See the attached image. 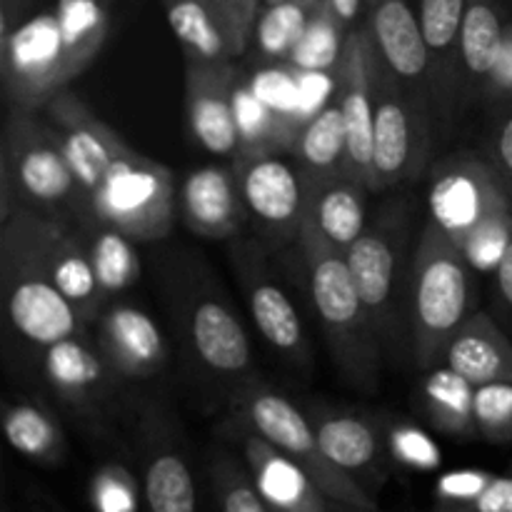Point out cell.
I'll list each match as a JSON object with an SVG mask.
<instances>
[{"label": "cell", "mask_w": 512, "mask_h": 512, "mask_svg": "<svg viewBox=\"0 0 512 512\" xmlns=\"http://www.w3.org/2000/svg\"><path fill=\"white\" fill-rule=\"evenodd\" d=\"M55 218L13 210L0 235L5 315L20 340L33 348H50L73 335H83L75 305L55 288L48 273V240Z\"/></svg>", "instance_id": "cell-1"}, {"label": "cell", "mask_w": 512, "mask_h": 512, "mask_svg": "<svg viewBox=\"0 0 512 512\" xmlns=\"http://www.w3.org/2000/svg\"><path fill=\"white\" fill-rule=\"evenodd\" d=\"M0 180L3 220L13 210H30L83 230L98 225L90 195L75 178L58 133L50 123L35 118V113H10L0 155Z\"/></svg>", "instance_id": "cell-2"}, {"label": "cell", "mask_w": 512, "mask_h": 512, "mask_svg": "<svg viewBox=\"0 0 512 512\" xmlns=\"http://www.w3.org/2000/svg\"><path fill=\"white\" fill-rule=\"evenodd\" d=\"M430 220L445 230L473 273H495L512 240V190L478 158L443 163L430 183Z\"/></svg>", "instance_id": "cell-3"}, {"label": "cell", "mask_w": 512, "mask_h": 512, "mask_svg": "<svg viewBox=\"0 0 512 512\" xmlns=\"http://www.w3.org/2000/svg\"><path fill=\"white\" fill-rule=\"evenodd\" d=\"M298 243L308 265V285L315 313L345 378L358 388H375L380 368V338L360 300L343 250L333 248L308 220Z\"/></svg>", "instance_id": "cell-4"}, {"label": "cell", "mask_w": 512, "mask_h": 512, "mask_svg": "<svg viewBox=\"0 0 512 512\" xmlns=\"http://www.w3.org/2000/svg\"><path fill=\"white\" fill-rule=\"evenodd\" d=\"M470 275L458 245L428 220L413 263V343L418 365L438 363L445 348L470 318Z\"/></svg>", "instance_id": "cell-5"}, {"label": "cell", "mask_w": 512, "mask_h": 512, "mask_svg": "<svg viewBox=\"0 0 512 512\" xmlns=\"http://www.w3.org/2000/svg\"><path fill=\"white\" fill-rule=\"evenodd\" d=\"M238 418L243 420L245 428L295 460L333 505L353 512H380L373 495L358 480L330 463L308 415L295 408L278 390L250 383L238 393Z\"/></svg>", "instance_id": "cell-6"}, {"label": "cell", "mask_w": 512, "mask_h": 512, "mask_svg": "<svg viewBox=\"0 0 512 512\" xmlns=\"http://www.w3.org/2000/svg\"><path fill=\"white\" fill-rule=\"evenodd\" d=\"M98 223L120 230L135 243L170 235L178 213L173 170L128 145L90 193Z\"/></svg>", "instance_id": "cell-7"}, {"label": "cell", "mask_w": 512, "mask_h": 512, "mask_svg": "<svg viewBox=\"0 0 512 512\" xmlns=\"http://www.w3.org/2000/svg\"><path fill=\"white\" fill-rule=\"evenodd\" d=\"M88 65L65 38L58 13L38 15L0 38L3 93L13 113L45 108Z\"/></svg>", "instance_id": "cell-8"}, {"label": "cell", "mask_w": 512, "mask_h": 512, "mask_svg": "<svg viewBox=\"0 0 512 512\" xmlns=\"http://www.w3.org/2000/svg\"><path fill=\"white\" fill-rule=\"evenodd\" d=\"M375 128L370 193L408 180L423 163L428 128L425 115L400 88V80L375 60Z\"/></svg>", "instance_id": "cell-9"}, {"label": "cell", "mask_w": 512, "mask_h": 512, "mask_svg": "<svg viewBox=\"0 0 512 512\" xmlns=\"http://www.w3.org/2000/svg\"><path fill=\"white\" fill-rule=\"evenodd\" d=\"M233 170L245 213L258 233L273 245L298 238L308 205L298 165H290L280 153L238 155L233 158Z\"/></svg>", "instance_id": "cell-10"}, {"label": "cell", "mask_w": 512, "mask_h": 512, "mask_svg": "<svg viewBox=\"0 0 512 512\" xmlns=\"http://www.w3.org/2000/svg\"><path fill=\"white\" fill-rule=\"evenodd\" d=\"M375 50L368 25H358L345 40L338 78L340 110L348 130V175L370 190L373 170V128H375Z\"/></svg>", "instance_id": "cell-11"}, {"label": "cell", "mask_w": 512, "mask_h": 512, "mask_svg": "<svg viewBox=\"0 0 512 512\" xmlns=\"http://www.w3.org/2000/svg\"><path fill=\"white\" fill-rule=\"evenodd\" d=\"M185 108L190 130L208 153L235 158L240 153V133L235 120L233 65L193 63L185 60Z\"/></svg>", "instance_id": "cell-12"}, {"label": "cell", "mask_w": 512, "mask_h": 512, "mask_svg": "<svg viewBox=\"0 0 512 512\" xmlns=\"http://www.w3.org/2000/svg\"><path fill=\"white\" fill-rule=\"evenodd\" d=\"M45 110L73 165L75 178L90 195L128 143L70 90H60Z\"/></svg>", "instance_id": "cell-13"}, {"label": "cell", "mask_w": 512, "mask_h": 512, "mask_svg": "<svg viewBox=\"0 0 512 512\" xmlns=\"http://www.w3.org/2000/svg\"><path fill=\"white\" fill-rule=\"evenodd\" d=\"M308 418L330 463L358 480L365 490L370 485H383L390 455L385 430L380 428L378 420L358 413L320 408H315Z\"/></svg>", "instance_id": "cell-14"}, {"label": "cell", "mask_w": 512, "mask_h": 512, "mask_svg": "<svg viewBox=\"0 0 512 512\" xmlns=\"http://www.w3.org/2000/svg\"><path fill=\"white\" fill-rule=\"evenodd\" d=\"M178 213L200 238L223 240L238 233L248 213L240 198L235 170L205 165L185 175L178 190Z\"/></svg>", "instance_id": "cell-15"}, {"label": "cell", "mask_w": 512, "mask_h": 512, "mask_svg": "<svg viewBox=\"0 0 512 512\" xmlns=\"http://www.w3.org/2000/svg\"><path fill=\"white\" fill-rule=\"evenodd\" d=\"M98 350L118 378H150L168 358L165 338L155 320L133 305H115L103 315Z\"/></svg>", "instance_id": "cell-16"}, {"label": "cell", "mask_w": 512, "mask_h": 512, "mask_svg": "<svg viewBox=\"0 0 512 512\" xmlns=\"http://www.w3.org/2000/svg\"><path fill=\"white\" fill-rule=\"evenodd\" d=\"M243 458L260 495L273 512H328L330 500L303 468L253 430L240 433Z\"/></svg>", "instance_id": "cell-17"}, {"label": "cell", "mask_w": 512, "mask_h": 512, "mask_svg": "<svg viewBox=\"0 0 512 512\" xmlns=\"http://www.w3.org/2000/svg\"><path fill=\"white\" fill-rule=\"evenodd\" d=\"M365 25L380 60L395 78L408 83L425 78L430 53L420 18L408 0H365Z\"/></svg>", "instance_id": "cell-18"}, {"label": "cell", "mask_w": 512, "mask_h": 512, "mask_svg": "<svg viewBox=\"0 0 512 512\" xmlns=\"http://www.w3.org/2000/svg\"><path fill=\"white\" fill-rule=\"evenodd\" d=\"M45 380L65 405L88 413L100 408L118 375L105 363L103 353L88 343L83 335H73L43 350Z\"/></svg>", "instance_id": "cell-19"}, {"label": "cell", "mask_w": 512, "mask_h": 512, "mask_svg": "<svg viewBox=\"0 0 512 512\" xmlns=\"http://www.w3.org/2000/svg\"><path fill=\"white\" fill-rule=\"evenodd\" d=\"M400 235L403 233L390 225H375V228H365V233L345 250L355 288L378 330V338L388 333L390 320H393L390 305H393Z\"/></svg>", "instance_id": "cell-20"}, {"label": "cell", "mask_w": 512, "mask_h": 512, "mask_svg": "<svg viewBox=\"0 0 512 512\" xmlns=\"http://www.w3.org/2000/svg\"><path fill=\"white\" fill-rule=\"evenodd\" d=\"M190 343L195 358L215 375L243 378L250 373V343L233 310L218 298H200L190 310Z\"/></svg>", "instance_id": "cell-21"}, {"label": "cell", "mask_w": 512, "mask_h": 512, "mask_svg": "<svg viewBox=\"0 0 512 512\" xmlns=\"http://www.w3.org/2000/svg\"><path fill=\"white\" fill-rule=\"evenodd\" d=\"M445 365L480 388L512 383V343L490 315L473 313L445 348Z\"/></svg>", "instance_id": "cell-22"}, {"label": "cell", "mask_w": 512, "mask_h": 512, "mask_svg": "<svg viewBox=\"0 0 512 512\" xmlns=\"http://www.w3.org/2000/svg\"><path fill=\"white\" fill-rule=\"evenodd\" d=\"M48 273L55 288L75 305L83 320H93L105 298L90 260L85 230L55 218L48 240Z\"/></svg>", "instance_id": "cell-23"}, {"label": "cell", "mask_w": 512, "mask_h": 512, "mask_svg": "<svg viewBox=\"0 0 512 512\" xmlns=\"http://www.w3.org/2000/svg\"><path fill=\"white\" fill-rule=\"evenodd\" d=\"M243 283L250 315H253L260 335L285 358H293L295 363H308V338H305L298 310L290 303L285 290L275 285L258 263H250L245 268Z\"/></svg>", "instance_id": "cell-24"}, {"label": "cell", "mask_w": 512, "mask_h": 512, "mask_svg": "<svg viewBox=\"0 0 512 512\" xmlns=\"http://www.w3.org/2000/svg\"><path fill=\"white\" fill-rule=\"evenodd\" d=\"M305 190H308L305 220L333 248L345 253L365 233V193L370 190H365L350 175L305 185Z\"/></svg>", "instance_id": "cell-25"}, {"label": "cell", "mask_w": 512, "mask_h": 512, "mask_svg": "<svg viewBox=\"0 0 512 512\" xmlns=\"http://www.w3.org/2000/svg\"><path fill=\"white\" fill-rule=\"evenodd\" d=\"M290 155L305 185L348 175V130L340 103L325 105L300 128Z\"/></svg>", "instance_id": "cell-26"}, {"label": "cell", "mask_w": 512, "mask_h": 512, "mask_svg": "<svg viewBox=\"0 0 512 512\" xmlns=\"http://www.w3.org/2000/svg\"><path fill=\"white\" fill-rule=\"evenodd\" d=\"M143 500L148 512H198V488L178 445L150 438L143 453Z\"/></svg>", "instance_id": "cell-27"}, {"label": "cell", "mask_w": 512, "mask_h": 512, "mask_svg": "<svg viewBox=\"0 0 512 512\" xmlns=\"http://www.w3.org/2000/svg\"><path fill=\"white\" fill-rule=\"evenodd\" d=\"M475 385L443 365L435 368L420 388L423 418L448 438H478L475 425Z\"/></svg>", "instance_id": "cell-28"}, {"label": "cell", "mask_w": 512, "mask_h": 512, "mask_svg": "<svg viewBox=\"0 0 512 512\" xmlns=\"http://www.w3.org/2000/svg\"><path fill=\"white\" fill-rule=\"evenodd\" d=\"M235 120H238L240 133V153L238 155H270V153H290L295 143V135L300 133V125L283 118L273 108L263 103L258 95L250 90L248 80L238 75L233 88ZM235 155V158H238Z\"/></svg>", "instance_id": "cell-29"}, {"label": "cell", "mask_w": 512, "mask_h": 512, "mask_svg": "<svg viewBox=\"0 0 512 512\" xmlns=\"http://www.w3.org/2000/svg\"><path fill=\"white\" fill-rule=\"evenodd\" d=\"M435 512H512V473L450 470L433 490Z\"/></svg>", "instance_id": "cell-30"}, {"label": "cell", "mask_w": 512, "mask_h": 512, "mask_svg": "<svg viewBox=\"0 0 512 512\" xmlns=\"http://www.w3.org/2000/svg\"><path fill=\"white\" fill-rule=\"evenodd\" d=\"M173 35L193 63H228L233 60L228 38L208 0H163Z\"/></svg>", "instance_id": "cell-31"}, {"label": "cell", "mask_w": 512, "mask_h": 512, "mask_svg": "<svg viewBox=\"0 0 512 512\" xmlns=\"http://www.w3.org/2000/svg\"><path fill=\"white\" fill-rule=\"evenodd\" d=\"M3 430L10 448L40 465H58L65 455L60 425L38 405H10L3 415Z\"/></svg>", "instance_id": "cell-32"}, {"label": "cell", "mask_w": 512, "mask_h": 512, "mask_svg": "<svg viewBox=\"0 0 512 512\" xmlns=\"http://www.w3.org/2000/svg\"><path fill=\"white\" fill-rule=\"evenodd\" d=\"M503 38L505 23L495 0H468L458 50L473 78L488 80L503 50Z\"/></svg>", "instance_id": "cell-33"}, {"label": "cell", "mask_w": 512, "mask_h": 512, "mask_svg": "<svg viewBox=\"0 0 512 512\" xmlns=\"http://www.w3.org/2000/svg\"><path fill=\"white\" fill-rule=\"evenodd\" d=\"M320 0H285L263 5L253 28V43L265 63H288Z\"/></svg>", "instance_id": "cell-34"}, {"label": "cell", "mask_w": 512, "mask_h": 512, "mask_svg": "<svg viewBox=\"0 0 512 512\" xmlns=\"http://www.w3.org/2000/svg\"><path fill=\"white\" fill-rule=\"evenodd\" d=\"M348 33V25L333 13L328 0H320L288 63L303 73H338Z\"/></svg>", "instance_id": "cell-35"}, {"label": "cell", "mask_w": 512, "mask_h": 512, "mask_svg": "<svg viewBox=\"0 0 512 512\" xmlns=\"http://www.w3.org/2000/svg\"><path fill=\"white\" fill-rule=\"evenodd\" d=\"M85 238H88L90 260H93L95 275L105 295L120 293L140 278V260L133 248L135 240L103 223L85 230Z\"/></svg>", "instance_id": "cell-36"}, {"label": "cell", "mask_w": 512, "mask_h": 512, "mask_svg": "<svg viewBox=\"0 0 512 512\" xmlns=\"http://www.w3.org/2000/svg\"><path fill=\"white\" fill-rule=\"evenodd\" d=\"M210 480L220 512H273L260 495L248 465L230 453H215L210 460Z\"/></svg>", "instance_id": "cell-37"}, {"label": "cell", "mask_w": 512, "mask_h": 512, "mask_svg": "<svg viewBox=\"0 0 512 512\" xmlns=\"http://www.w3.org/2000/svg\"><path fill=\"white\" fill-rule=\"evenodd\" d=\"M248 85L275 113L293 120L300 128L308 123L303 110V73L298 68L290 63H270L248 78Z\"/></svg>", "instance_id": "cell-38"}, {"label": "cell", "mask_w": 512, "mask_h": 512, "mask_svg": "<svg viewBox=\"0 0 512 512\" xmlns=\"http://www.w3.org/2000/svg\"><path fill=\"white\" fill-rule=\"evenodd\" d=\"M468 0H420V28L428 45L430 63H445L460 40Z\"/></svg>", "instance_id": "cell-39"}, {"label": "cell", "mask_w": 512, "mask_h": 512, "mask_svg": "<svg viewBox=\"0 0 512 512\" xmlns=\"http://www.w3.org/2000/svg\"><path fill=\"white\" fill-rule=\"evenodd\" d=\"M478 438L495 445L512 443V383H490L475 390Z\"/></svg>", "instance_id": "cell-40"}, {"label": "cell", "mask_w": 512, "mask_h": 512, "mask_svg": "<svg viewBox=\"0 0 512 512\" xmlns=\"http://www.w3.org/2000/svg\"><path fill=\"white\" fill-rule=\"evenodd\" d=\"M388 455L398 465L408 470H435L443 463V453L430 435H425L418 425L395 420L385 430Z\"/></svg>", "instance_id": "cell-41"}, {"label": "cell", "mask_w": 512, "mask_h": 512, "mask_svg": "<svg viewBox=\"0 0 512 512\" xmlns=\"http://www.w3.org/2000/svg\"><path fill=\"white\" fill-rule=\"evenodd\" d=\"M90 500L95 512H138L140 488L128 468L110 463L95 473Z\"/></svg>", "instance_id": "cell-42"}, {"label": "cell", "mask_w": 512, "mask_h": 512, "mask_svg": "<svg viewBox=\"0 0 512 512\" xmlns=\"http://www.w3.org/2000/svg\"><path fill=\"white\" fill-rule=\"evenodd\" d=\"M208 5L228 38L233 58L243 55L253 40V28L260 8H263V0H208Z\"/></svg>", "instance_id": "cell-43"}, {"label": "cell", "mask_w": 512, "mask_h": 512, "mask_svg": "<svg viewBox=\"0 0 512 512\" xmlns=\"http://www.w3.org/2000/svg\"><path fill=\"white\" fill-rule=\"evenodd\" d=\"M485 88L493 100H512V23L505 25L503 50L493 73L485 80Z\"/></svg>", "instance_id": "cell-44"}, {"label": "cell", "mask_w": 512, "mask_h": 512, "mask_svg": "<svg viewBox=\"0 0 512 512\" xmlns=\"http://www.w3.org/2000/svg\"><path fill=\"white\" fill-rule=\"evenodd\" d=\"M495 155H498V163L503 175L508 178V183L512 180V115L503 123L498 133V143H495Z\"/></svg>", "instance_id": "cell-45"}, {"label": "cell", "mask_w": 512, "mask_h": 512, "mask_svg": "<svg viewBox=\"0 0 512 512\" xmlns=\"http://www.w3.org/2000/svg\"><path fill=\"white\" fill-rule=\"evenodd\" d=\"M495 283H498V293L503 303L512 310V240L505 250L503 260H500L498 270H495Z\"/></svg>", "instance_id": "cell-46"}, {"label": "cell", "mask_w": 512, "mask_h": 512, "mask_svg": "<svg viewBox=\"0 0 512 512\" xmlns=\"http://www.w3.org/2000/svg\"><path fill=\"white\" fill-rule=\"evenodd\" d=\"M328 5L348 28L360 18V13H365V0H328Z\"/></svg>", "instance_id": "cell-47"}, {"label": "cell", "mask_w": 512, "mask_h": 512, "mask_svg": "<svg viewBox=\"0 0 512 512\" xmlns=\"http://www.w3.org/2000/svg\"><path fill=\"white\" fill-rule=\"evenodd\" d=\"M20 8V0H3V30H0V38L13 33V10Z\"/></svg>", "instance_id": "cell-48"}, {"label": "cell", "mask_w": 512, "mask_h": 512, "mask_svg": "<svg viewBox=\"0 0 512 512\" xmlns=\"http://www.w3.org/2000/svg\"><path fill=\"white\" fill-rule=\"evenodd\" d=\"M73 3H98V5H110V0H58V5H73Z\"/></svg>", "instance_id": "cell-49"}, {"label": "cell", "mask_w": 512, "mask_h": 512, "mask_svg": "<svg viewBox=\"0 0 512 512\" xmlns=\"http://www.w3.org/2000/svg\"><path fill=\"white\" fill-rule=\"evenodd\" d=\"M275 3H285V0H263V5H275Z\"/></svg>", "instance_id": "cell-50"}]
</instances>
